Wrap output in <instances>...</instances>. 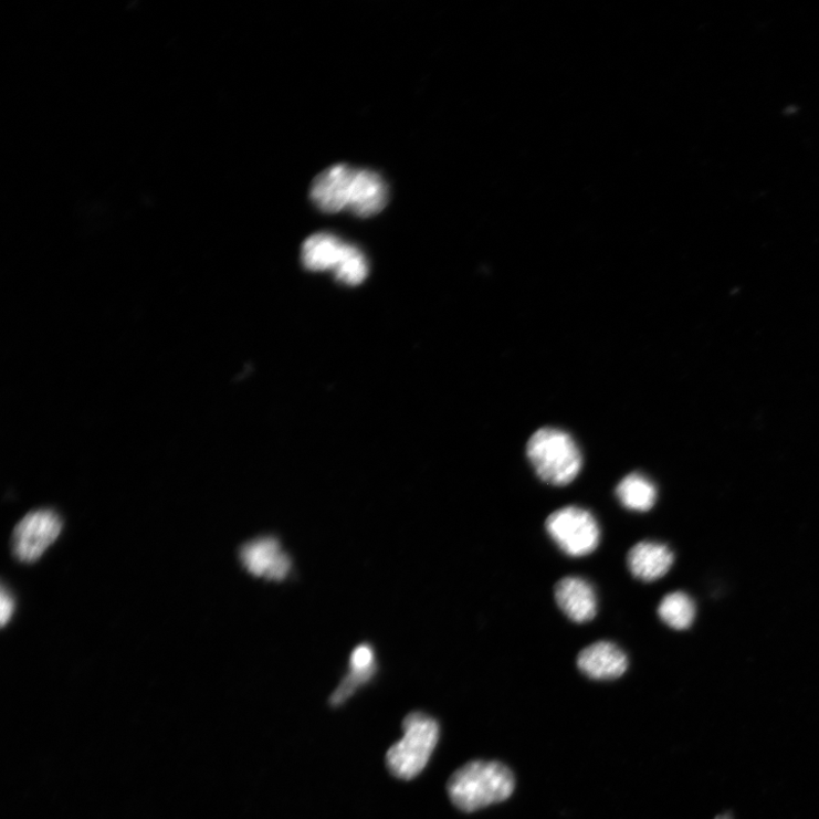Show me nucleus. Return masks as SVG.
<instances>
[{
    "label": "nucleus",
    "instance_id": "obj_1",
    "mask_svg": "<svg viewBox=\"0 0 819 819\" xmlns=\"http://www.w3.org/2000/svg\"><path fill=\"white\" fill-rule=\"evenodd\" d=\"M515 785L514 774L508 767L497 762L475 760L450 777L448 794L458 809L474 812L510 799Z\"/></svg>",
    "mask_w": 819,
    "mask_h": 819
},
{
    "label": "nucleus",
    "instance_id": "obj_2",
    "mask_svg": "<svg viewBox=\"0 0 819 819\" xmlns=\"http://www.w3.org/2000/svg\"><path fill=\"white\" fill-rule=\"evenodd\" d=\"M527 456L536 475L554 486L570 484L581 471L582 456L577 443L558 428L538 429L528 441Z\"/></svg>",
    "mask_w": 819,
    "mask_h": 819
},
{
    "label": "nucleus",
    "instance_id": "obj_3",
    "mask_svg": "<svg viewBox=\"0 0 819 819\" xmlns=\"http://www.w3.org/2000/svg\"><path fill=\"white\" fill-rule=\"evenodd\" d=\"M405 735L389 748L386 764L396 777L409 781L418 776L431 759L440 738V725L423 713H411L403 721Z\"/></svg>",
    "mask_w": 819,
    "mask_h": 819
},
{
    "label": "nucleus",
    "instance_id": "obj_4",
    "mask_svg": "<svg viewBox=\"0 0 819 819\" xmlns=\"http://www.w3.org/2000/svg\"><path fill=\"white\" fill-rule=\"evenodd\" d=\"M546 532L558 548L570 557L591 555L600 543V527L595 516L579 506H565L545 523Z\"/></svg>",
    "mask_w": 819,
    "mask_h": 819
},
{
    "label": "nucleus",
    "instance_id": "obj_5",
    "mask_svg": "<svg viewBox=\"0 0 819 819\" xmlns=\"http://www.w3.org/2000/svg\"><path fill=\"white\" fill-rule=\"evenodd\" d=\"M62 521L53 511L28 514L15 527L13 554L21 563L31 564L41 558L62 532Z\"/></svg>",
    "mask_w": 819,
    "mask_h": 819
},
{
    "label": "nucleus",
    "instance_id": "obj_6",
    "mask_svg": "<svg viewBox=\"0 0 819 819\" xmlns=\"http://www.w3.org/2000/svg\"><path fill=\"white\" fill-rule=\"evenodd\" d=\"M240 558L246 570L267 580L282 581L292 571L291 557L283 550L279 538L263 536L242 546Z\"/></svg>",
    "mask_w": 819,
    "mask_h": 819
},
{
    "label": "nucleus",
    "instance_id": "obj_7",
    "mask_svg": "<svg viewBox=\"0 0 819 819\" xmlns=\"http://www.w3.org/2000/svg\"><path fill=\"white\" fill-rule=\"evenodd\" d=\"M357 169L336 165L323 171L312 182L311 201L318 210L328 214L348 210Z\"/></svg>",
    "mask_w": 819,
    "mask_h": 819
},
{
    "label": "nucleus",
    "instance_id": "obj_8",
    "mask_svg": "<svg viewBox=\"0 0 819 819\" xmlns=\"http://www.w3.org/2000/svg\"><path fill=\"white\" fill-rule=\"evenodd\" d=\"M577 666L585 675L596 681L617 680L629 668V659L618 645L600 641L581 650L577 657Z\"/></svg>",
    "mask_w": 819,
    "mask_h": 819
},
{
    "label": "nucleus",
    "instance_id": "obj_9",
    "mask_svg": "<svg viewBox=\"0 0 819 819\" xmlns=\"http://www.w3.org/2000/svg\"><path fill=\"white\" fill-rule=\"evenodd\" d=\"M559 608L573 621L584 623L595 619L598 599L592 585L581 577L568 576L560 579L555 589Z\"/></svg>",
    "mask_w": 819,
    "mask_h": 819
},
{
    "label": "nucleus",
    "instance_id": "obj_10",
    "mask_svg": "<svg viewBox=\"0 0 819 819\" xmlns=\"http://www.w3.org/2000/svg\"><path fill=\"white\" fill-rule=\"evenodd\" d=\"M388 203V186L384 178L368 169H357L348 211L359 218L380 213Z\"/></svg>",
    "mask_w": 819,
    "mask_h": 819
},
{
    "label": "nucleus",
    "instance_id": "obj_11",
    "mask_svg": "<svg viewBox=\"0 0 819 819\" xmlns=\"http://www.w3.org/2000/svg\"><path fill=\"white\" fill-rule=\"evenodd\" d=\"M628 564L636 578L642 581H654L671 570L674 554L665 544L643 540L630 550Z\"/></svg>",
    "mask_w": 819,
    "mask_h": 819
},
{
    "label": "nucleus",
    "instance_id": "obj_12",
    "mask_svg": "<svg viewBox=\"0 0 819 819\" xmlns=\"http://www.w3.org/2000/svg\"><path fill=\"white\" fill-rule=\"evenodd\" d=\"M345 243L329 232L309 237L302 248V262L309 271L334 270L339 262Z\"/></svg>",
    "mask_w": 819,
    "mask_h": 819
},
{
    "label": "nucleus",
    "instance_id": "obj_13",
    "mask_svg": "<svg viewBox=\"0 0 819 819\" xmlns=\"http://www.w3.org/2000/svg\"><path fill=\"white\" fill-rule=\"evenodd\" d=\"M616 495L627 510L647 513L653 508L658 492L655 485L645 475L632 473L619 482Z\"/></svg>",
    "mask_w": 819,
    "mask_h": 819
},
{
    "label": "nucleus",
    "instance_id": "obj_14",
    "mask_svg": "<svg viewBox=\"0 0 819 819\" xmlns=\"http://www.w3.org/2000/svg\"><path fill=\"white\" fill-rule=\"evenodd\" d=\"M658 615L674 630H686L692 626L695 607L692 599L682 592L666 596L659 605Z\"/></svg>",
    "mask_w": 819,
    "mask_h": 819
},
{
    "label": "nucleus",
    "instance_id": "obj_15",
    "mask_svg": "<svg viewBox=\"0 0 819 819\" xmlns=\"http://www.w3.org/2000/svg\"><path fill=\"white\" fill-rule=\"evenodd\" d=\"M334 271L338 282L357 286L366 281L369 267L365 254L357 246L345 244Z\"/></svg>",
    "mask_w": 819,
    "mask_h": 819
},
{
    "label": "nucleus",
    "instance_id": "obj_16",
    "mask_svg": "<svg viewBox=\"0 0 819 819\" xmlns=\"http://www.w3.org/2000/svg\"><path fill=\"white\" fill-rule=\"evenodd\" d=\"M349 670L358 672L377 671L375 651L369 644L357 647L349 658Z\"/></svg>",
    "mask_w": 819,
    "mask_h": 819
},
{
    "label": "nucleus",
    "instance_id": "obj_17",
    "mask_svg": "<svg viewBox=\"0 0 819 819\" xmlns=\"http://www.w3.org/2000/svg\"><path fill=\"white\" fill-rule=\"evenodd\" d=\"M0 595H2V597H0V605H2V616H0V619H2V627L6 628L7 623L11 620L14 612V599L12 595L7 590L4 585L2 588V594Z\"/></svg>",
    "mask_w": 819,
    "mask_h": 819
}]
</instances>
